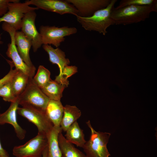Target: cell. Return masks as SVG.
<instances>
[{"mask_svg":"<svg viewBox=\"0 0 157 157\" xmlns=\"http://www.w3.org/2000/svg\"><path fill=\"white\" fill-rule=\"evenodd\" d=\"M42 157H48L47 146L44 151Z\"/></svg>","mask_w":157,"mask_h":157,"instance_id":"obj_30","label":"cell"},{"mask_svg":"<svg viewBox=\"0 0 157 157\" xmlns=\"http://www.w3.org/2000/svg\"><path fill=\"white\" fill-rule=\"evenodd\" d=\"M30 5L36 6L38 8L54 12L61 15L70 14L78 16V12L71 4L66 0H31Z\"/></svg>","mask_w":157,"mask_h":157,"instance_id":"obj_11","label":"cell"},{"mask_svg":"<svg viewBox=\"0 0 157 157\" xmlns=\"http://www.w3.org/2000/svg\"><path fill=\"white\" fill-rule=\"evenodd\" d=\"M17 113L34 124L38 129V133L47 135L53 126L47 116L45 111L24 106L19 107Z\"/></svg>","mask_w":157,"mask_h":157,"instance_id":"obj_8","label":"cell"},{"mask_svg":"<svg viewBox=\"0 0 157 157\" xmlns=\"http://www.w3.org/2000/svg\"><path fill=\"white\" fill-rule=\"evenodd\" d=\"M62 131L60 126H53L47 135L48 157H62L58 141V136Z\"/></svg>","mask_w":157,"mask_h":157,"instance_id":"obj_17","label":"cell"},{"mask_svg":"<svg viewBox=\"0 0 157 157\" xmlns=\"http://www.w3.org/2000/svg\"><path fill=\"white\" fill-rule=\"evenodd\" d=\"M58 141L62 157H87L85 154L76 148L73 144L68 142L62 132L59 134Z\"/></svg>","mask_w":157,"mask_h":157,"instance_id":"obj_21","label":"cell"},{"mask_svg":"<svg viewBox=\"0 0 157 157\" xmlns=\"http://www.w3.org/2000/svg\"><path fill=\"white\" fill-rule=\"evenodd\" d=\"M50 72L42 65H40L33 79L35 83L40 89L45 86L51 79Z\"/></svg>","mask_w":157,"mask_h":157,"instance_id":"obj_23","label":"cell"},{"mask_svg":"<svg viewBox=\"0 0 157 157\" xmlns=\"http://www.w3.org/2000/svg\"><path fill=\"white\" fill-rule=\"evenodd\" d=\"M30 78H30L22 72L17 71L11 81L13 91L17 98L25 90Z\"/></svg>","mask_w":157,"mask_h":157,"instance_id":"obj_22","label":"cell"},{"mask_svg":"<svg viewBox=\"0 0 157 157\" xmlns=\"http://www.w3.org/2000/svg\"><path fill=\"white\" fill-rule=\"evenodd\" d=\"M1 34L0 33V44H2L3 43V42L1 40Z\"/></svg>","mask_w":157,"mask_h":157,"instance_id":"obj_31","label":"cell"},{"mask_svg":"<svg viewBox=\"0 0 157 157\" xmlns=\"http://www.w3.org/2000/svg\"><path fill=\"white\" fill-rule=\"evenodd\" d=\"M153 12H157V4L153 6L130 5L119 8L114 7L110 17L114 25H126L145 21Z\"/></svg>","mask_w":157,"mask_h":157,"instance_id":"obj_1","label":"cell"},{"mask_svg":"<svg viewBox=\"0 0 157 157\" xmlns=\"http://www.w3.org/2000/svg\"><path fill=\"white\" fill-rule=\"evenodd\" d=\"M36 16L35 11L26 14L22 19L21 28V31L31 42L34 52L43 45L42 36L35 24Z\"/></svg>","mask_w":157,"mask_h":157,"instance_id":"obj_10","label":"cell"},{"mask_svg":"<svg viewBox=\"0 0 157 157\" xmlns=\"http://www.w3.org/2000/svg\"><path fill=\"white\" fill-rule=\"evenodd\" d=\"M64 108L60 101L49 100L45 113L53 126H60L63 115Z\"/></svg>","mask_w":157,"mask_h":157,"instance_id":"obj_15","label":"cell"},{"mask_svg":"<svg viewBox=\"0 0 157 157\" xmlns=\"http://www.w3.org/2000/svg\"><path fill=\"white\" fill-rule=\"evenodd\" d=\"M65 136L69 142L82 148L86 142L83 131L80 127L78 122H75L67 129Z\"/></svg>","mask_w":157,"mask_h":157,"instance_id":"obj_18","label":"cell"},{"mask_svg":"<svg viewBox=\"0 0 157 157\" xmlns=\"http://www.w3.org/2000/svg\"><path fill=\"white\" fill-rule=\"evenodd\" d=\"M47 145V135L38 133L24 144L15 146L13 154L17 157H42Z\"/></svg>","mask_w":157,"mask_h":157,"instance_id":"obj_5","label":"cell"},{"mask_svg":"<svg viewBox=\"0 0 157 157\" xmlns=\"http://www.w3.org/2000/svg\"><path fill=\"white\" fill-rule=\"evenodd\" d=\"M11 81L8 82L0 87V96L5 101L13 102L17 99L13 91Z\"/></svg>","mask_w":157,"mask_h":157,"instance_id":"obj_25","label":"cell"},{"mask_svg":"<svg viewBox=\"0 0 157 157\" xmlns=\"http://www.w3.org/2000/svg\"><path fill=\"white\" fill-rule=\"evenodd\" d=\"M42 48L48 54L50 62L53 64L57 65L60 72L69 64L70 61L69 59L66 58L65 52L59 48L54 49L48 44H43Z\"/></svg>","mask_w":157,"mask_h":157,"instance_id":"obj_16","label":"cell"},{"mask_svg":"<svg viewBox=\"0 0 157 157\" xmlns=\"http://www.w3.org/2000/svg\"><path fill=\"white\" fill-rule=\"evenodd\" d=\"M117 1L111 0L106 8L97 11L90 16L82 17L77 16V21L85 30L96 31L105 35L107 33V28L114 25L110 14Z\"/></svg>","mask_w":157,"mask_h":157,"instance_id":"obj_2","label":"cell"},{"mask_svg":"<svg viewBox=\"0 0 157 157\" xmlns=\"http://www.w3.org/2000/svg\"><path fill=\"white\" fill-rule=\"evenodd\" d=\"M86 124L90 129L91 135L82 147L87 157H109L110 155L107 147L110 133L96 131L90 120Z\"/></svg>","mask_w":157,"mask_h":157,"instance_id":"obj_3","label":"cell"},{"mask_svg":"<svg viewBox=\"0 0 157 157\" xmlns=\"http://www.w3.org/2000/svg\"><path fill=\"white\" fill-rule=\"evenodd\" d=\"M157 4L156 0H122L115 8H119L130 5L153 6Z\"/></svg>","mask_w":157,"mask_h":157,"instance_id":"obj_26","label":"cell"},{"mask_svg":"<svg viewBox=\"0 0 157 157\" xmlns=\"http://www.w3.org/2000/svg\"><path fill=\"white\" fill-rule=\"evenodd\" d=\"M9 156L6 151L3 148L0 141V157Z\"/></svg>","mask_w":157,"mask_h":157,"instance_id":"obj_29","label":"cell"},{"mask_svg":"<svg viewBox=\"0 0 157 157\" xmlns=\"http://www.w3.org/2000/svg\"><path fill=\"white\" fill-rule=\"evenodd\" d=\"M29 0L23 3L17 2L9 3L7 12L0 17V23H6L16 31L21 28L22 20L27 13L38 9L36 7L30 6Z\"/></svg>","mask_w":157,"mask_h":157,"instance_id":"obj_6","label":"cell"},{"mask_svg":"<svg viewBox=\"0 0 157 157\" xmlns=\"http://www.w3.org/2000/svg\"><path fill=\"white\" fill-rule=\"evenodd\" d=\"M9 157V156H6V157Z\"/></svg>","mask_w":157,"mask_h":157,"instance_id":"obj_32","label":"cell"},{"mask_svg":"<svg viewBox=\"0 0 157 157\" xmlns=\"http://www.w3.org/2000/svg\"><path fill=\"white\" fill-rule=\"evenodd\" d=\"M2 27L4 31L10 35L11 42L8 45L6 52L7 56L12 60V61L17 70L24 73L30 78H33L35 75L36 68L28 66L23 61L17 49L15 43L14 36L16 31L8 24L3 22Z\"/></svg>","mask_w":157,"mask_h":157,"instance_id":"obj_7","label":"cell"},{"mask_svg":"<svg viewBox=\"0 0 157 157\" xmlns=\"http://www.w3.org/2000/svg\"><path fill=\"white\" fill-rule=\"evenodd\" d=\"M19 1V0H0V17L7 12L8 4L9 3Z\"/></svg>","mask_w":157,"mask_h":157,"instance_id":"obj_28","label":"cell"},{"mask_svg":"<svg viewBox=\"0 0 157 157\" xmlns=\"http://www.w3.org/2000/svg\"><path fill=\"white\" fill-rule=\"evenodd\" d=\"M43 44H52L58 47L64 42L65 37L74 34L77 32L74 27L64 26L59 27L55 26L42 25L39 28Z\"/></svg>","mask_w":157,"mask_h":157,"instance_id":"obj_9","label":"cell"},{"mask_svg":"<svg viewBox=\"0 0 157 157\" xmlns=\"http://www.w3.org/2000/svg\"><path fill=\"white\" fill-rule=\"evenodd\" d=\"M77 72V67L76 66L67 65L60 72L59 74L56 77L55 80L68 86L69 83L67 78Z\"/></svg>","mask_w":157,"mask_h":157,"instance_id":"obj_24","label":"cell"},{"mask_svg":"<svg viewBox=\"0 0 157 157\" xmlns=\"http://www.w3.org/2000/svg\"><path fill=\"white\" fill-rule=\"evenodd\" d=\"M111 0H66L77 10L78 16L82 17L91 16L97 11L106 8Z\"/></svg>","mask_w":157,"mask_h":157,"instance_id":"obj_12","label":"cell"},{"mask_svg":"<svg viewBox=\"0 0 157 157\" xmlns=\"http://www.w3.org/2000/svg\"><path fill=\"white\" fill-rule=\"evenodd\" d=\"M18 100L11 103L8 109L0 114V124H9L13 127L17 137L20 140L23 139L25 136L26 131L19 124L17 118V113L19 107Z\"/></svg>","mask_w":157,"mask_h":157,"instance_id":"obj_13","label":"cell"},{"mask_svg":"<svg viewBox=\"0 0 157 157\" xmlns=\"http://www.w3.org/2000/svg\"><path fill=\"white\" fill-rule=\"evenodd\" d=\"M7 61L10 65V69L8 73L0 79V87L7 82L11 81L17 71L15 68L13 69L14 66L11 61L8 60H7Z\"/></svg>","mask_w":157,"mask_h":157,"instance_id":"obj_27","label":"cell"},{"mask_svg":"<svg viewBox=\"0 0 157 157\" xmlns=\"http://www.w3.org/2000/svg\"><path fill=\"white\" fill-rule=\"evenodd\" d=\"M66 85L51 79L47 84L40 89L43 93L50 99L60 101L63 92Z\"/></svg>","mask_w":157,"mask_h":157,"instance_id":"obj_20","label":"cell"},{"mask_svg":"<svg viewBox=\"0 0 157 157\" xmlns=\"http://www.w3.org/2000/svg\"><path fill=\"white\" fill-rule=\"evenodd\" d=\"M19 105L28 106L45 111L50 100L34 82L33 78L23 92L18 97Z\"/></svg>","mask_w":157,"mask_h":157,"instance_id":"obj_4","label":"cell"},{"mask_svg":"<svg viewBox=\"0 0 157 157\" xmlns=\"http://www.w3.org/2000/svg\"><path fill=\"white\" fill-rule=\"evenodd\" d=\"M14 40L17 51L24 62L30 67H35L29 56V51L32 46L30 40L21 31H18L15 33Z\"/></svg>","mask_w":157,"mask_h":157,"instance_id":"obj_14","label":"cell"},{"mask_svg":"<svg viewBox=\"0 0 157 157\" xmlns=\"http://www.w3.org/2000/svg\"><path fill=\"white\" fill-rule=\"evenodd\" d=\"M64 113L60 126L62 131L66 132L68 128L81 117V110L75 106L66 105L64 106Z\"/></svg>","mask_w":157,"mask_h":157,"instance_id":"obj_19","label":"cell"}]
</instances>
